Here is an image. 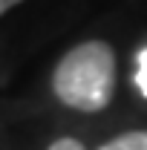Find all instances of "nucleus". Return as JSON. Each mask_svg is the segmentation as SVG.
Here are the masks:
<instances>
[{"label":"nucleus","mask_w":147,"mask_h":150,"mask_svg":"<svg viewBox=\"0 0 147 150\" xmlns=\"http://www.w3.org/2000/svg\"><path fill=\"white\" fill-rule=\"evenodd\" d=\"M98 150H147V130H130L110 142H104Z\"/></svg>","instance_id":"f03ea898"},{"label":"nucleus","mask_w":147,"mask_h":150,"mask_svg":"<svg viewBox=\"0 0 147 150\" xmlns=\"http://www.w3.org/2000/svg\"><path fill=\"white\" fill-rule=\"evenodd\" d=\"M20 0H0V15H6V12H9V9H12V6H18Z\"/></svg>","instance_id":"39448f33"},{"label":"nucleus","mask_w":147,"mask_h":150,"mask_svg":"<svg viewBox=\"0 0 147 150\" xmlns=\"http://www.w3.org/2000/svg\"><path fill=\"white\" fill-rule=\"evenodd\" d=\"M133 84H136L139 93L147 98V46L139 52V58H136V75H133Z\"/></svg>","instance_id":"7ed1b4c3"},{"label":"nucleus","mask_w":147,"mask_h":150,"mask_svg":"<svg viewBox=\"0 0 147 150\" xmlns=\"http://www.w3.org/2000/svg\"><path fill=\"white\" fill-rule=\"evenodd\" d=\"M52 93L78 112H101L115 93V52L104 40H84L58 61Z\"/></svg>","instance_id":"f257e3e1"},{"label":"nucleus","mask_w":147,"mask_h":150,"mask_svg":"<svg viewBox=\"0 0 147 150\" xmlns=\"http://www.w3.org/2000/svg\"><path fill=\"white\" fill-rule=\"evenodd\" d=\"M49 150H87L78 139H58V142H52L49 144Z\"/></svg>","instance_id":"20e7f679"}]
</instances>
